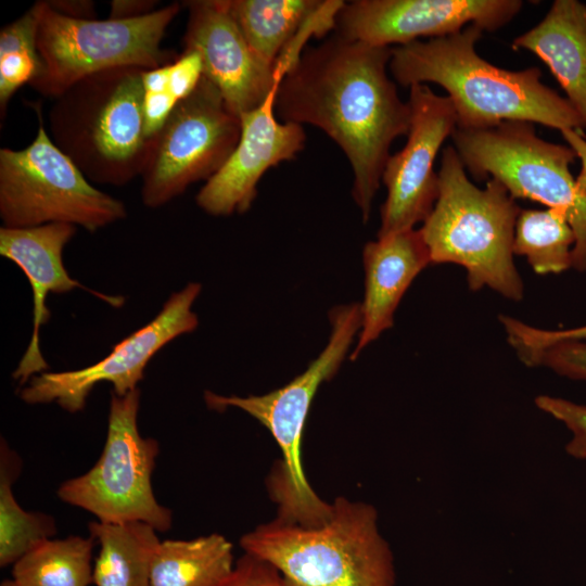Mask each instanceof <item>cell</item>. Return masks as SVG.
Listing matches in <instances>:
<instances>
[{
    "label": "cell",
    "instance_id": "6da1fadb",
    "mask_svg": "<svg viewBox=\"0 0 586 586\" xmlns=\"http://www.w3.org/2000/svg\"><path fill=\"white\" fill-rule=\"evenodd\" d=\"M392 47L334 33L307 47L279 84L276 112L284 123L308 124L327 133L346 155L352 195L367 222L393 142L407 136L408 101L387 75Z\"/></svg>",
    "mask_w": 586,
    "mask_h": 586
},
{
    "label": "cell",
    "instance_id": "52a82bcc",
    "mask_svg": "<svg viewBox=\"0 0 586 586\" xmlns=\"http://www.w3.org/2000/svg\"><path fill=\"white\" fill-rule=\"evenodd\" d=\"M453 146L476 180L495 178L513 199H528L558 211L575 234L572 267L586 270V196L575 184L569 145L546 141L533 123L504 122L486 129H459Z\"/></svg>",
    "mask_w": 586,
    "mask_h": 586
},
{
    "label": "cell",
    "instance_id": "e575fe53",
    "mask_svg": "<svg viewBox=\"0 0 586 586\" xmlns=\"http://www.w3.org/2000/svg\"><path fill=\"white\" fill-rule=\"evenodd\" d=\"M0 586H21L13 579H4L2 581Z\"/></svg>",
    "mask_w": 586,
    "mask_h": 586
},
{
    "label": "cell",
    "instance_id": "30bf717a",
    "mask_svg": "<svg viewBox=\"0 0 586 586\" xmlns=\"http://www.w3.org/2000/svg\"><path fill=\"white\" fill-rule=\"evenodd\" d=\"M140 390L112 393L105 444L95 464L63 482L58 497L92 513L99 522H144L157 532L171 527V510L161 505L152 487L158 442L138 428Z\"/></svg>",
    "mask_w": 586,
    "mask_h": 586
},
{
    "label": "cell",
    "instance_id": "603a6c76",
    "mask_svg": "<svg viewBox=\"0 0 586 586\" xmlns=\"http://www.w3.org/2000/svg\"><path fill=\"white\" fill-rule=\"evenodd\" d=\"M95 543L91 535L44 539L12 565V579L21 586H89Z\"/></svg>",
    "mask_w": 586,
    "mask_h": 586
},
{
    "label": "cell",
    "instance_id": "d4e9b609",
    "mask_svg": "<svg viewBox=\"0 0 586 586\" xmlns=\"http://www.w3.org/2000/svg\"><path fill=\"white\" fill-rule=\"evenodd\" d=\"M575 234L556 209H521L514 228L513 254L523 255L538 275L572 267Z\"/></svg>",
    "mask_w": 586,
    "mask_h": 586
},
{
    "label": "cell",
    "instance_id": "5b68a950",
    "mask_svg": "<svg viewBox=\"0 0 586 586\" xmlns=\"http://www.w3.org/2000/svg\"><path fill=\"white\" fill-rule=\"evenodd\" d=\"M143 71L98 72L54 99L49 135L89 181L122 187L141 176L151 140L145 129Z\"/></svg>",
    "mask_w": 586,
    "mask_h": 586
},
{
    "label": "cell",
    "instance_id": "9a60e30c",
    "mask_svg": "<svg viewBox=\"0 0 586 586\" xmlns=\"http://www.w3.org/2000/svg\"><path fill=\"white\" fill-rule=\"evenodd\" d=\"M182 4L188 10L182 52L199 54L203 76L235 115L240 117L259 106L283 76L255 55L227 0H191Z\"/></svg>",
    "mask_w": 586,
    "mask_h": 586
},
{
    "label": "cell",
    "instance_id": "f1b7e54d",
    "mask_svg": "<svg viewBox=\"0 0 586 586\" xmlns=\"http://www.w3.org/2000/svg\"><path fill=\"white\" fill-rule=\"evenodd\" d=\"M535 404L572 432V440L565 446L566 453L572 457L586 459V406L548 395L537 396Z\"/></svg>",
    "mask_w": 586,
    "mask_h": 586
},
{
    "label": "cell",
    "instance_id": "7a4b0ae2",
    "mask_svg": "<svg viewBox=\"0 0 586 586\" xmlns=\"http://www.w3.org/2000/svg\"><path fill=\"white\" fill-rule=\"evenodd\" d=\"M483 30L470 24L455 34L392 47L388 71L404 87L433 82L450 99L459 129H486L528 122L582 130L586 124L566 98L542 82V71H508L475 49Z\"/></svg>",
    "mask_w": 586,
    "mask_h": 586
},
{
    "label": "cell",
    "instance_id": "ac0fdd59",
    "mask_svg": "<svg viewBox=\"0 0 586 586\" xmlns=\"http://www.w3.org/2000/svg\"><path fill=\"white\" fill-rule=\"evenodd\" d=\"M365 297L355 360L361 351L393 326L394 313L413 281L431 264L420 230H406L368 242L362 251Z\"/></svg>",
    "mask_w": 586,
    "mask_h": 586
},
{
    "label": "cell",
    "instance_id": "1f68e13d",
    "mask_svg": "<svg viewBox=\"0 0 586 586\" xmlns=\"http://www.w3.org/2000/svg\"><path fill=\"white\" fill-rule=\"evenodd\" d=\"M156 0H113L110 2L109 18L131 20L149 15L155 12Z\"/></svg>",
    "mask_w": 586,
    "mask_h": 586
},
{
    "label": "cell",
    "instance_id": "4fadbf2b",
    "mask_svg": "<svg viewBox=\"0 0 586 586\" xmlns=\"http://www.w3.org/2000/svg\"><path fill=\"white\" fill-rule=\"evenodd\" d=\"M410 129L402 150L391 154L382 175L386 199L381 207L378 239L413 229L424 222L438 196L436 155L457 128L454 105L447 95L428 85L409 87Z\"/></svg>",
    "mask_w": 586,
    "mask_h": 586
},
{
    "label": "cell",
    "instance_id": "7c38bea8",
    "mask_svg": "<svg viewBox=\"0 0 586 586\" xmlns=\"http://www.w3.org/2000/svg\"><path fill=\"white\" fill-rule=\"evenodd\" d=\"M201 290L200 283H188L169 296L153 320L115 344L103 359L77 370L37 374L21 388L20 398L30 405L56 403L75 413L85 408L89 394L101 382H110L118 396L136 390L152 357L174 339L198 328L199 318L191 308Z\"/></svg>",
    "mask_w": 586,
    "mask_h": 586
},
{
    "label": "cell",
    "instance_id": "d6a6232c",
    "mask_svg": "<svg viewBox=\"0 0 586 586\" xmlns=\"http://www.w3.org/2000/svg\"><path fill=\"white\" fill-rule=\"evenodd\" d=\"M54 12L76 20H95V4L90 0H46Z\"/></svg>",
    "mask_w": 586,
    "mask_h": 586
},
{
    "label": "cell",
    "instance_id": "4316f807",
    "mask_svg": "<svg viewBox=\"0 0 586 586\" xmlns=\"http://www.w3.org/2000/svg\"><path fill=\"white\" fill-rule=\"evenodd\" d=\"M515 352L527 366H545L570 379L586 380V343L582 341H560Z\"/></svg>",
    "mask_w": 586,
    "mask_h": 586
},
{
    "label": "cell",
    "instance_id": "83f0119b",
    "mask_svg": "<svg viewBox=\"0 0 586 586\" xmlns=\"http://www.w3.org/2000/svg\"><path fill=\"white\" fill-rule=\"evenodd\" d=\"M168 65L142 73L145 129L150 139L179 103L170 87Z\"/></svg>",
    "mask_w": 586,
    "mask_h": 586
},
{
    "label": "cell",
    "instance_id": "9c48e42d",
    "mask_svg": "<svg viewBox=\"0 0 586 586\" xmlns=\"http://www.w3.org/2000/svg\"><path fill=\"white\" fill-rule=\"evenodd\" d=\"M38 129L24 149L0 150V217L3 227L71 224L89 232L124 219L120 200L94 188L47 132L41 109Z\"/></svg>",
    "mask_w": 586,
    "mask_h": 586
},
{
    "label": "cell",
    "instance_id": "2e32d148",
    "mask_svg": "<svg viewBox=\"0 0 586 586\" xmlns=\"http://www.w3.org/2000/svg\"><path fill=\"white\" fill-rule=\"evenodd\" d=\"M278 82L256 109L240 115L241 136L228 161L205 182L196 205L213 216L247 212L257 195V184L272 166L291 161L304 149L302 125L276 117Z\"/></svg>",
    "mask_w": 586,
    "mask_h": 586
},
{
    "label": "cell",
    "instance_id": "7402d4cb",
    "mask_svg": "<svg viewBox=\"0 0 586 586\" xmlns=\"http://www.w3.org/2000/svg\"><path fill=\"white\" fill-rule=\"evenodd\" d=\"M320 0H227L228 9L262 63L275 65Z\"/></svg>",
    "mask_w": 586,
    "mask_h": 586
},
{
    "label": "cell",
    "instance_id": "8992f818",
    "mask_svg": "<svg viewBox=\"0 0 586 586\" xmlns=\"http://www.w3.org/2000/svg\"><path fill=\"white\" fill-rule=\"evenodd\" d=\"M329 320L331 334L326 347L304 372L284 386L245 397L204 393L208 408L241 409L270 432L281 451V459L276 461L266 481L268 494L277 506L276 518L305 526L324 522L331 514L332 504L319 497L307 481L302 461L303 432L319 386L336 374L360 331V304L333 307Z\"/></svg>",
    "mask_w": 586,
    "mask_h": 586
},
{
    "label": "cell",
    "instance_id": "3957f363",
    "mask_svg": "<svg viewBox=\"0 0 586 586\" xmlns=\"http://www.w3.org/2000/svg\"><path fill=\"white\" fill-rule=\"evenodd\" d=\"M321 524L305 526L277 518L240 538L243 552L270 563L286 586H395L392 549L377 509L340 496Z\"/></svg>",
    "mask_w": 586,
    "mask_h": 586
},
{
    "label": "cell",
    "instance_id": "cb8c5ba5",
    "mask_svg": "<svg viewBox=\"0 0 586 586\" xmlns=\"http://www.w3.org/2000/svg\"><path fill=\"white\" fill-rule=\"evenodd\" d=\"M22 459L3 438L0 448V565H13L38 543L52 538L55 520L42 512L24 510L13 494Z\"/></svg>",
    "mask_w": 586,
    "mask_h": 586
},
{
    "label": "cell",
    "instance_id": "e0dca14e",
    "mask_svg": "<svg viewBox=\"0 0 586 586\" xmlns=\"http://www.w3.org/2000/svg\"><path fill=\"white\" fill-rule=\"evenodd\" d=\"M76 233L71 224H48L31 228L0 229V254L16 264L33 289V333L28 347L12 373L24 386L33 377L48 371L40 351L39 333L50 313L46 306L49 293H67L84 285L72 278L63 264V250Z\"/></svg>",
    "mask_w": 586,
    "mask_h": 586
},
{
    "label": "cell",
    "instance_id": "44dd1931",
    "mask_svg": "<svg viewBox=\"0 0 586 586\" xmlns=\"http://www.w3.org/2000/svg\"><path fill=\"white\" fill-rule=\"evenodd\" d=\"M233 545L221 534L161 540L150 586H216L234 566Z\"/></svg>",
    "mask_w": 586,
    "mask_h": 586
},
{
    "label": "cell",
    "instance_id": "277c9868",
    "mask_svg": "<svg viewBox=\"0 0 586 586\" xmlns=\"http://www.w3.org/2000/svg\"><path fill=\"white\" fill-rule=\"evenodd\" d=\"M436 203L419 229L431 264L453 263L467 271L470 290L489 286L521 301L523 283L513 263V237L522 208L495 178L476 187L453 145L442 153Z\"/></svg>",
    "mask_w": 586,
    "mask_h": 586
},
{
    "label": "cell",
    "instance_id": "5bb4252c",
    "mask_svg": "<svg viewBox=\"0 0 586 586\" xmlns=\"http://www.w3.org/2000/svg\"><path fill=\"white\" fill-rule=\"evenodd\" d=\"M520 0H354L340 9L334 31L373 46L445 37L474 24L496 31L521 11Z\"/></svg>",
    "mask_w": 586,
    "mask_h": 586
},
{
    "label": "cell",
    "instance_id": "ffe728a7",
    "mask_svg": "<svg viewBox=\"0 0 586 586\" xmlns=\"http://www.w3.org/2000/svg\"><path fill=\"white\" fill-rule=\"evenodd\" d=\"M89 535L100 545L93 563L95 586H150L151 563L160 544L156 530L144 522L92 521Z\"/></svg>",
    "mask_w": 586,
    "mask_h": 586
},
{
    "label": "cell",
    "instance_id": "4dcf8cb0",
    "mask_svg": "<svg viewBox=\"0 0 586 586\" xmlns=\"http://www.w3.org/2000/svg\"><path fill=\"white\" fill-rule=\"evenodd\" d=\"M216 586H286V584L270 563L243 552L232 571Z\"/></svg>",
    "mask_w": 586,
    "mask_h": 586
},
{
    "label": "cell",
    "instance_id": "8fae6325",
    "mask_svg": "<svg viewBox=\"0 0 586 586\" xmlns=\"http://www.w3.org/2000/svg\"><path fill=\"white\" fill-rule=\"evenodd\" d=\"M240 136V117L202 76L150 140L140 176L143 205L161 207L191 184L209 180L228 161Z\"/></svg>",
    "mask_w": 586,
    "mask_h": 586
},
{
    "label": "cell",
    "instance_id": "836d02e7",
    "mask_svg": "<svg viewBox=\"0 0 586 586\" xmlns=\"http://www.w3.org/2000/svg\"><path fill=\"white\" fill-rule=\"evenodd\" d=\"M560 132L576 157L581 160L582 166L578 176L575 178V184L578 191L586 196V138L583 136L582 130L565 129Z\"/></svg>",
    "mask_w": 586,
    "mask_h": 586
},
{
    "label": "cell",
    "instance_id": "d6986e66",
    "mask_svg": "<svg viewBox=\"0 0 586 586\" xmlns=\"http://www.w3.org/2000/svg\"><path fill=\"white\" fill-rule=\"evenodd\" d=\"M512 48L531 51L549 67L586 124V3L553 1L545 17L517 37Z\"/></svg>",
    "mask_w": 586,
    "mask_h": 586
},
{
    "label": "cell",
    "instance_id": "ba28073f",
    "mask_svg": "<svg viewBox=\"0 0 586 586\" xmlns=\"http://www.w3.org/2000/svg\"><path fill=\"white\" fill-rule=\"evenodd\" d=\"M182 7L173 2L131 20H76L41 1L37 46L43 68L29 87L54 100L98 72L117 67L155 69L171 64L178 55L165 49L162 41Z\"/></svg>",
    "mask_w": 586,
    "mask_h": 586
},
{
    "label": "cell",
    "instance_id": "484cf974",
    "mask_svg": "<svg viewBox=\"0 0 586 586\" xmlns=\"http://www.w3.org/2000/svg\"><path fill=\"white\" fill-rule=\"evenodd\" d=\"M41 1L0 31V118L5 117L11 98L24 85L33 82L43 64L37 46Z\"/></svg>",
    "mask_w": 586,
    "mask_h": 586
},
{
    "label": "cell",
    "instance_id": "f546056e",
    "mask_svg": "<svg viewBox=\"0 0 586 586\" xmlns=\"http://www.w3.org/2000/svg\"><path fill=\"white\" fill-rule=\"evenodd\" d=\"M504 327L508 341L514 349L543 347L560 341H583L586 339V326L549 331L527 326L514 318H507L504 321Z\"/></svg>",
    "mask_w": 586,
    "mask_h": 586
}]
</instances>
